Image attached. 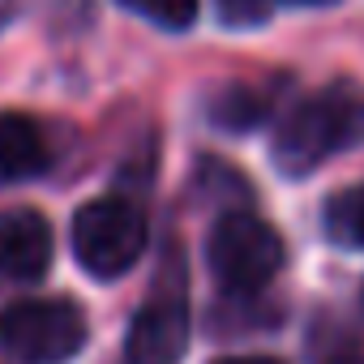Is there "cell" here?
Here are the masks:
<instances>
[{"mask_svg": "<svg viewBox=\"0 0 364 364\" xmlns=\"http://www.w3.org/2000/svg\"><path fill=\"white\" fill-rule=\"evenodd\" d=\"M18 14V0H0V31L9 26V18Z\"/></svg>", "mask_w": 364, "mask_h": 364, "instance_id": "cell-13", "label": "cell"}, {"mask_svg": "<svg viewBox=\"0 0 364 364\" xmlns=\"http://www.w3.org/2000/svg\"><path fill=\"white\" fill-rule=\"evenodd\" d=\"M56 253L52 228L39 210H5L0 215V274L18 279V283H35L48 274Z\"/></svg>", "mask_w": 364, "mask_h": 364, "instance_id": "cell-6", "label": "cell"}, {"mask_svg": "<svg viewBox=\"0 0 364 364\" xmlns=\"http://www.w3.org/2000/svg\"><path fill=\"white\" fill-rule=\"evenodd\" d=\"M228 26H262L283 5H334V0H215Z\"/></svg>", "mask_w": 364, "mask_h": 364, "instance_id": "cell-11", "label": "cell"}, {"mask_svg": "<svg viewBox=\"0 0 364 364\" xmlns=\"http://www.w3.org/2000/svg\"><path fill=\"white\" fill-rule=\"evenodd\" d=\"M189 304L180 291H154L129 326L124 338V364H180L189 351Z\"/></svg>", "mask_w": 364, "mask_h": 364, "instance_id": "cell-5", "label": "cell"}, {"mask_svg": "<svg viewBox=\"0 0 364 364\" xmlns=\"http://www.w3.org/2000/svg\"><path fill=\"white\" fill-rule=\"evenodd\" d=\"M146 215L120 193L95 198L73 219V257L90 279H120L129 274L146 253Z\"/></svg>", "mask_w": 364, "mask_h": 364, "instance_id": "cell-2", "label": "cell"}, {"mask_svg": "<svg viewBox=\"0 0 364 364\" xmlns=\"http://www.w3.org/2000/svg\"><path fill=\"white\" fill-rule=\"evenodd\" d=\"M116 5L163 31H189L198 18V0H116Z\"/></svg>", "mask_w": 364, "mask_h": 364, "instance_id": "cell-10", "label": "cell"}, {"mask_svg": "<svg viewBox=\"0 0 364 364\" xmlns=\"http://www.w3.org/2000/svg\"><path fill=\"white\" fill-rule=\"evenodd\" d=\"M52 167V146L26 112H0V189L26 185Z\"/></svg>", "mask_w": 364, "mask_h": 364, "instance_id": "cell-7", "label": "cell"}, {"mask_svg": "<svg viewBox=\"0 0 364 364\" xmlns=\"http://www.w3.org/2000/svg\"><path fill=\"white\" fill-rule=\"evenodd\" d=\"M86 317L65 296L18 300L0 309V351L14 364H69L86 347Z\"/></svg>", "mask_w": 364, "mask_h": 364, "instance_id": "cell-3", "label": "cell"}, {"mask_svg": "<svg viewBox=\"0 0 364 364\" xmlns=\"http://www.w3.org/2000/svg\"><path fill=\"white\" fill-rule=\"evenodd\" d=\"M360 300H364V291H360Z\"/></svg>", "mask_w": 364, "mask_h": 364, "instance_id": "cell-14", "label": "cell"}, {"mask_svg": "<svg viewBox=\"0 0 364 364\" xmlns=\"http://www.w3.org/2000/svg\"><path fill=\"white\" fill-rule=\"evenodd\" d=\"M326 240L338 249H364V185L338 189L321 210Z\"/></svg>", "mask_w": 364, "mask_h": 364, "instance_id": "cell-9", "label": "cell"}, {"mask_svg": "<svg viewBox=\"0 0 364 364\" xmlns=\"http://www.w3.org/2000/svg\"><path fill=\"white\" fill-rule=\"evenodd\" d=\"M364 141V86L330 82L300 99L270 137V159L283 176H309L326 159Z\"/></svg>", "mask_w": 364, "mask_h": 364, "instance_id": "cell-1", "label": "cell"}, {"mask_svg": "<svg viewBox=\"0 0 364 364\" xmlns=\"http://www.w3.org/2000/svg\"><path fill=\"white\" fill-rule=\"evenodd\" d=\"M210 364H283V360H274V355H219Z\"/></svg>", "mask_w": 364, "mask_h": 364, "instance_id": "cell-12", "label": "cell"}, {"mask_svg": "<svg viewBox=\"0 0 364 364\" xmlns=\"http://www.w3.org/2000/svg\"><path fill=\"white\" fill-rule=\"evenodd\" d=\"M206 266L223 291L257 296L283 270V240L266 219L249 210H232L206 236Z\"/></svg>", "mask_w": 364, "mask_h": 364, "instance_id": "cell-4", "label": "cell"}, {"mask_svg": "<svg viewBox=\"0 0 364 364\" xmlns=\"http://www.w3.org/2000/svg\"><path fill=\"white\" fill-rule=\"evenodd\" d=\"M270 103H274V99H270V90L249 86V82H232V86H223V90H215V95H210L206 116H210V124H215V129L249 133V129L266 124Z\"/></svg>", "mask_w": 364, "mask_h": 364, "instance_id": "cell-8", "label": "cell"}]
</instances>
